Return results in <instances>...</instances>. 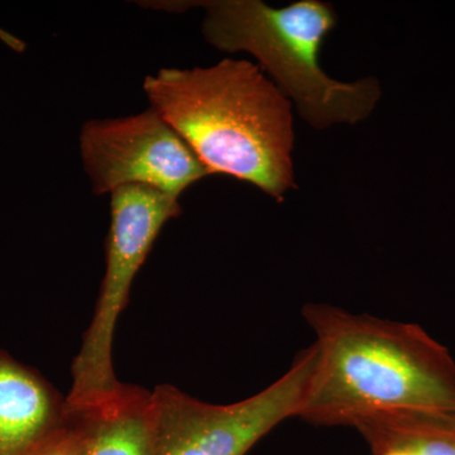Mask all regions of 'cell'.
Wrapping results in <instances>:
<instances>
[{
  "label": "cell",
  "instance_id": "obj_8",
  "mask_svg": "<svg viewBox=\"0 0 455 455\" xmlns=\"http://www.w3.org/2000/svg\"><path fill=\"white\" fill-rule=\"evenodd\" d=\"M149 395L125 385L109 403L83 412L90 425L88 455H156Z\"/></svg>",
  "mask_w": 455,
  "mask_h": 455
},
{
  "label": "cell",
  "instance_id": "obj_2",
  "mask_svg": "<svg viewBox=\"0 0 455 455\" xmlns=\"http://www.w3.org/2000/svg\"><path fill=\"white\" fill-rule=\"evenodd\" d=\"M143 90L212 175L242 180L277 202L295 188L292 104L259 66L224 59L161 68Z\"/></svg>",
  "mask_w": 455,
  "mask_h": 455
},
{
  "label": "cell",
  "instance_id": "obj_7",
  "mask_svg": "<svg viewBox=\"0 0 455 455\" xmlns=\"http://www.w3.org/2000/svg\"><path fill=\"white\" fill-rule=\"evenodd\" d=\"M68 416L52 385L0 348V455H35Z\"/></svg>",
  "mask_w": 455,
  "mask_h": 455
},
{
  "label": "cell",
  "instance_id": "obj_6",
  "mask_svg": "<svg viewBox=\"0 0 455 455\" xmlns=\"http://www.w3.org/2000/svg\"><path fill=\"white\" fill-rule=\"evenodd\" d=\"M79 142L97 196L145 187L180 199L191 185L212 175L152 107L136 116L86 122Z\"/></svg>",
  "mask_w": 455,
  "mask_h": 455
},
{
  "label": "cell",
  "instance_id": "obj_9",
  "mask_svg": "<svg viewBox=\"0 0 455 455\" xmlns=\"http://www.w3.org/2000/svg\"><path fill=\"white\" fill-rule=\"evenodd\" d=\"M349 427L364 440H395L418 455H455V412H387L355 419Z\"/></svg>",
  "mask_w": 455,
  "mask_h": 455
},
{
  "label": "cell",
  "instance_id": "obj_4",
  "mask_svg": "<svg viewBox=\"0 0 455 455\" xmlns=\"http://www.w3.org/2000/svg\"><path fill=\"white\" fill-rule=\"evenodd\" d=\"M181 212L179 199L155 188L124 187L110 194L106 274L94 315L71 364L73 383L65 398L68 411H92L124 390L113 367L116 323L156 239Z\"/></svg>",
  "mask_w": 455,
  "mask_h": 455
},
{
  "label": "cell",
  "instance_id": "obj_5",
  "mask_svg": "<svg viewBox=\"0 0 455 455\" xmlns=\"http://www.w3.org/2000/svg\"><path fill=\"white\" fill-rule=\"evenodd\" d=\"M315 355L313 344L277 381L229 405L204 403L171 385L157 386L149 395L156 455H247L277 425L299 415Z\"/></svg>",
  "mask_w": 455,
  "mask_h": 455
},
{
  "label": "cell",
  "instance_id": "obj_10",
  "mask_svg": "<svg viewBox=\"0 0 455 455\" xmlns=\"http://www.w3.org/2000/svg\"><path fill=\"white\" fill-rule=\"evenodd\" d=\"M68 419L35 455H88L90 425L85 414L68 411Z\"/></svg>",
  "mask_w": 455,
  "mask_h": 455
},
{
  "label": "cell",
  "instance_id": "obj_1",
  "mask_svg": "<svg viewBox=\"0 0 455 455\" xmlns=\"http://www.w3.org/2000/svg\"><path fill=\"white\" fill-rule=\"evenodd\" d=\"M302 314L316 357L298 418L349 427L387 412H455V361L421 326L326 304Z\"/></svg>",
  "mask_w": 455,
  "mask_h": 455
},
{
  "label": "cell",
  "instance_id": "obj_11",
  "mask_svg": "<svg viewBox=\"0 0 455 455\" xmlns=\"http://www.w3.org/2000/svg\"><path fill=\"white\" fill-rule=\"evenodd\" d=\"M372 455H418L411 448L400 442L388 439L366 440Z\"/></svg>",
  "mask_w": 455,
  "mask_h": 455
},
{
  "label": "cell",
  "instance_id": "obj_3",
  "mask_svg": "<svg viewBox=\"0 0 455 455\" xmlns=\"http://www.w3.org/2000/svg\"><path fill=\"white\" fill-rule=\"evenodd\" d=\"M140 4L178 13L203 8L205 40L223 52H247L256 57L260 70L269 75L301 118L316 130L364 121L381 98V89L374 77L341 83L323 70L320 51L338 20L328 3L299 0L281 8L260 0Z\"/></svg>",
  "mask_w": 455,
  "mask_h": 455
}]
</instances>
